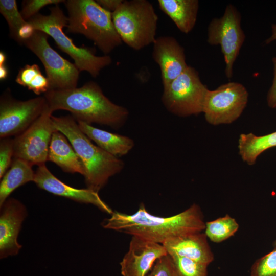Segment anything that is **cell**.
I'll return each mask as SVG.
<instances>
[{
  "mask_svg": "<svg viewBox=\"0 0 276 276\" xmlns=\"http://www.w3.org/2000/svg\"><path fill=\"white\" fill-rule=\"evenodd\" d=\"M249 276H276V246L254 263Z\"/></svg>",
  "mask_w": 276,
  "mask_h": 276,
  "instance_id": "27",
  "label": "cell"
},
{
  "mask_svg": "<svg viewBox=\"0 0 276 276\" xmlns=\"http://www.w3.org/2000/svg\"><path fill=\"white\" fill-rule=\"evenodd\" d=\"M14 157L13 140L10 137L1 139L0 178L9 169Z\"/></svg>",
  "mask_w": 276,
  "mask_h": 276,
  "instance_id": "28",
  "label": "cell"
},
{
  "mask_svg": "<svg viewBox=\"0 0 276 276\" xmlns=\"http://www.w3.org/2000/svg\"><path fill=\"white\" fill-rule=\"evenodd\" d=\"M152 57L159 65L163 88L170 84L189 66L185 50L173 37L163 36L153 42Z\"/></svg>",
  "mask_w": 276,
  "mask_h": 276,
  "instance_id": "15",
  "label": "cell"
},
{
  "mask_svg": "<svg viewBox=\"0 0 276 276\" xmlns=\"http://www.w3.org/2000/svg\"><path fill=\"white\" fill-rule=\"evenodd\" d=\"M50 10L49 15L38 13L27 22L35 30L42 31L51 36L59 49L74 60L80 72L85 71L93 77H97L103 68L111 63V57L108 55L97 56L95 51L90 48L77 47L63 31V28L67 25V17L58 5L52 7Z\"/></svg>",
  "mask_w": 276,
  "mask_h": 276,
  "instance_id": "5",
  "label": "cell"
},
{
  "mask_svg": "<svg viewBox=\"0 0 276 276\" xmlns=\"http://www.w3.org/2000/svg\"><path fill=\"white\" fill-rule=\"evenodd\" d=\"M67 31L79 33L93 41L105 55L122 44L112 13L94 0H67Z\"/></svg>",
  "mask_w": 276,
  "mask_h": 276,
  "instance_id": "4",
  "label": "cell"
},
{
  "mask_svg": "<svg viewBox=\"0 0 276 276\" xmlns=\"http://www.w3.org/2000/svg\"><path fill=\"white\" fill-rule=\"evenodd\" d=\"M8 71L7 67L5 65L0 66V79L1 80H4L7 77Z\"/></svg>",
  "mask_w": 276,
  "mask_h": 276,
  "instance_id": "35",
  "label": "cell"
},
{
  "mask_svg": "<svg viewBox=\"0 0 276 276\" xmlns=\"http://www.w3.org/2000/svg\"><path fill=\"white\" fill-rule=\"evenodd\" d=\"M27 215L26 206L19 200L10 198L1 206L0 258L17 255L22 246L17 237Z\"/></svg>",
  "mask_w": 276,
  "mask_h": 276,
  "instance_id": "14",
  "label": "cell"
},
{
  "mask_svg": "<svg viewBox=\"0 0 276 276\" xmlns=\"http://www.w3.org/2000/svg\"><path fill=\"white\" fill-rule=\"evenodd\" d=\"M158 3L181 32L188 34L193 30L199 9L198 0H158Z\"/></svg>",
  "mask_w": 276,
  "mask_h": 276,
  "instance_id": "20",
  "label": "cell"
},
{
  "mask_svg": "<svg viewBox=\"0 0 276 276\" xmlns=\"http://www.w3.org/2000/svg\"><path fill=\"white\" fill-rule=\"evenodd\" d=\"M52 118L56 129L66 137L80 158L87 188L98 193L111 177L123 170V161L93 144L72 116Z\"/></svg>",
  "mask_w": 276,
  "mask_h": 276,
  "instance_id": "3",
  "label": "cell"
},
{
  "mask_svg": "<svg viewBox=\"0 0 276 276\" xmlns=\"http://www.w3.org/2000/svg\"><path fill=\"white\" fill-rule=\"evenodd\" d=\"M112 17L122 41L130 48L138 51L155 41L158 18L149 1H123Z\"/></svg>",
  "mask_w": 276,
  "mask_h": 276,
  "instance_id": "6",
  "label": "cell"
},
{
  "mask_svg": "<svg viewBox=\"0 0 276 276\" xmlns=\"http://www.w3.org/2000/svg\"><path fill=\"white\" fill-rule=\"evenodd\" d=\"M62 0H26L22 3V9L20 13L26 21L38 13L39 11L48 5H55L60 3H64Z\"/></svg>",
  "mask_w": 276,
  "mask_h": 276,
  "instance_id": "29",
  "label": "cell"
},
{
  "mask_svg": "<svg viewBox=\"0 0 276 276\" xmlns=\"http://www.w3.org/2000/svg\"><path fill=\"white\" fill-rule=\"evenodd\" d=\"M53 112L47 104L40 117L13 139L14 157L24 159L32 166L45 164L52 135L57 130L52 118Z\"/></svg>",
  "mask_w": 276,
  "mask_h": 276,
  "instance_id": "11",
  "label": "cell"
},
{
  "mask_svg": "<svg viewBox=\"0 0 276 276\" xmlns=\"http://www.w3.org/2000/svg\"><path fill=\"white\" fill-rule=\"evenodd\" d=\"M32 166L24 159L13 157L9 169L1 178L0 206L16 189L30 181H34L35 172Z\"/></svg>",
  "mask_w": 276,
  "mask_h": 276,
  "instance_id": "21",
  "label": "cell"
},
{
  "mask_svg": "<svg viewBox=\"0 0 276 276\" xmlns=\"http://www.w3.org/2000/svg\"><path fill=\"white\" fill-rule=\"evenodd\" d=\"M77 122L81 130L90 140L116 157L125 155L134 146L133 140L128 136L103 130L83 122Z\"/></svg>",
  "mask_w": 276,
  "mask_h": 276,
  "instance_id": "19",
  "label": "cell"
},
{
  "mask_svg": "<svg viewBox=\"0 0 276 276\" xmlns=\"http://www.w3.org/2000/svg\"><path fill=\"white\" fill-rule=\"evenodd\" d=\"M236 219L228 214L205 222L204 233L214 243H220L234 235L239 229Z\"/></svg>",
  "mask_w": 276,
  "mask_h": 276,
  "instance_id": "24",
  "label": "cell"
},
{
  "mask_svg": "<svg viewBox=\"0 0 276 276\" xmlns=\"http://www.w3.org/2000/svg\"><path fill=\"white\" fill-rule=\"evenodd\" d=\"M209 89L201 82L198 72L188 66L170 84L163 88L162 102L170 113L180 117L203 112Z\"/></svg>",
  "mask_w": 276,
  "mask_h": 276,
  "instance_id": "7",
  "label": "cell"
},
{
  "mask_svg": "<svg viewBox=\"0 0 276 276\" xmlns=\"http://www.w3.org/2000/svg\"><path fill=\"white\" fill-rule=\"evenodd\" d=\"M168 255L163 244L133 236L128 251L120 262L122 276H146L155 262Z\"/></svg>",
  "mask_w": 276,
  "mask_h": 276,
  "instance_id": "13",
  "label": "cell"
},
{
  "mask_svg": "<svg viewBox=\"0 0 276 276\" xmlns=\"http://www.w3.org/2000/svg\"><path fill=\"white\" fill-rule=\"evenodd\" d=\"M99 5L106 10L113 13L120 6L123 0H97Z\"/></svg>",
  "mask_w": 276,
  "mask_h": 276,
  "instance_id": "33",
  "label": "cell"
},
{
  "mask_svg": "<svg viewBox=\"0 0 276 276\" xmlns=\"http://www.w3.org/2000/svg\"><path fill=\"white\" fill-rule=\"evenodd\" d=\"M275 40H276V24H272L271 26V35L265 40V43L269 44Z\"/></svg>",
  "mask_w": 276,
  "mask_h": 276,
  "instance_id": "34",
  "label": "cell"
},
{
  "mask_svg": "<svg viewBox=\"0 0 276 276\" xmlns=\"http://www.w3.org/2000/svg\"><path fill=\"white\" fill-rule=\"evenodd\" d=\"M168 254L171 259L176 276H208L209 265L175 253Z\"/></svg>",
  "mask_w": 276,
  "mask_h": 276,
  "instance_id": "25",
  "label": "cell"
},
{
  "mask_svg": "<svg viewBox=\"0 0 276 276\" xmlns=\"http://www.w3.org/2000/svg\"><path fill=\"white\" fill-rule=\"evenodd\" d=\"M0 12L7 22L10 35L16 41L19 29L27 23L18 10L15 0H1Z\"/></svg>",
  "mask_w": 276,
  "mask_h": 276,
  "instance_id": "26",
  "label": "cell"
},
{
  "mask_svg": "<svg viewBox=\"0 0 276 276\" xmlns=\"http://www.w3.org/2000/svg\"><path fill=\"white\" fill-rule=\"evenodd\" d=\"M146 276H176L169 255L158 259Z\"/></svg>",
  "mask_w": 276,
  "mask_h": 276,
  "instance_id": "30",
  "label": "cell"
},
{
  "mask_svg": "<svg viewBox=\"0 0 276 276\" xmlns=\"http://www.w3.org/2000/svg\"><path fill=\"white\" fill-rule=\"evenodd\" d=\"M248 101L245 87L238 82H229L214 90H208L202 113L211 125L231 124L242 114Z\"/></svg>",
  "mask_w": 276,
  "mask_h": 276,
  "instance_id": "10",
  "label": "cell"
},
{
  "mask_svg": "<svg viewBox=\"0 0 276 276\" xmlns=\"http://www.w3.org/2000/svg\"><path fill=\"white\" fill-rule=\"evenodd\" d=\"M18 84L27 87L37 95L45 93L50 90V84L47 77L41 73L37 64H26L21 68L16 78Z\"/></svg>",
  "mask_w": 276,
  "mask_h": 276,
  "instance_id": "23",
  "label": "cell"
},
{
  "mask_svg": "<svg viewBox=\"0 0 276 276\" xmlns=\"http://www.w3.org/2000/svg\"><path fill=\"white\" fill-rule=\"evenodd\" d=\"M276 147V131L262 136L242 133L238 139L239 154L243 162L253 165L265 151Z\"/></svg>",
  "mask_w": 276,
  "mask_h": 276,
  "instance_id": "22",
  "label": "cell"
},
{
  "mask_svg": "<svg viewBox=\"0 0 276 276\" xmlns=\"http://www.w3.org/2000/svg\"><path fill=\"white\" fill-rule=\"evenodd\" d=\"M6 60V54L2 51L0 52V66L5 65Z\"/></svg>",
  "mask_w": 276,
  "mask_h": 276,
  "instance_id": "36",
  "label": "cell"
},
{
  "mask_svg": "<svg viewBox=\"0 0 276 276\" xmlns=\"http://www.w3.org/2000/svg\"><path fill=\"white\" fill-rule=\"evenodd\" d=\"M47 103L54 112L69 111L77 121L96 123L118 129L126 122L129 111L111 102L99 85L89 81L82 86L67 89H51L44 94Z\"/></svg>",
  "mask_w": 276,
  "mask_h": 276,
  "instance_id": "2",
  "label": "cell"
},
{
  "mask_svg": "<svg viewBox=\"0 0 276 276\" xmlns=\"http://www.w3.org/2000/svg\"><path fill=\"white\" fill-rule=\"evenodd\" d=\"M47 161L54 163L64 172L84 174L80 158L66 137L57 130L52 136Z\"/></svg>",
  "mask_w": 276,
  "mask_h": 276,
  "instance_id": "18",
  "label": "cell"
},
{
  "mask_svg": "<svg viewBox=\"0 0 276 276\" xmlns=\"http://www.w3.org/2000/svg\"><path fill=\"white\" fill-rule=\"evenodd\" d=\"M273 65V78L267 95L268 106L273 109L276 108V57L272 59Z\"/></svg>",
  "mask_w": 276,
  "mask_h": 276,
  "instance_id": "31",
  "label": "cell"
},
{
  "mask_svg": "<svg viewBox=\"0 0 276 276\" xmlns=\"http://www.w3.org/2000/svg\"><path fill=\"white\" fill-rule=\"evenodd\" d=\"M202 232H191L172 238L163 244L168 253L177 255L209 265L214 254Z\"/></svg>",
  "mask_w": 276,
  "mask_h": 276,
  "instance_id": "17",
  "label": "cell"
},
{
  "mask_svg": "<svg viewBox=\"0 0 276 276\" xmlns=\"http://www.w3.org/2000/svg\"><path fill=\"white\" fill-rule=\"evenodd\" d=\"M35 31V30L33 27L27 22L18 30L17 42L22 44L24 41L29 39L32 36Z\"/></svg>",
  "mask_w": 276,
  "mask_h": 276,
  "instance_id": "32",
  "label": "cell"
},
{
  "mask_svg": "<svg viewBox=\"0 0 276 276\" xmlns=\"http://www.w3.org/2000/svg\"><path fill=\"white\" fill-rule=\"evenodd\" d=\"M245 39L241 14L232 4L227 5L223 15L213 18L208 25L207 42L212 45H220L225 63V74L228 79L233 77L234 64Z\"/></svg>",
  "mask_w": 276,
  "mask_h": 276,
  "instance_id": "8",
  "label": "cell"
},
{
  "mask_svg": "<svg viewBox=\"0 0 276 276\" xmlns=\"http://www.w3.org/2000/svg\"><path fill=\"white\" fill-rule=\"evenodd\" d=\"M47 104L44 96L20 101L5 92L0 99V138L22 133L40 117Z\"/></svg>",
  "mask_w": 276,
  "mask_h": 276,
  "instance_id": "12",
  "label": "cell"
},
{
  "mask_svg": "<svg viewBox=\"0 0 276 276\" xmlns=\"http://www.w3.org/2000/svg\"><path fill=\"white\" fill-rule=\"evenodd\" d=\"M273 246H274V247L276 246V239H275V241H274V242L273 243Z\"/></svg>",
  "mask_w": 276,
  "mask_h": 276,
  "instance_id": "37",
  "label": "cell"
},
{
  "mask_svg": "<svg viewBox=\"0 0 276 276\" xmlns=\"http://www.w3.org/2000/svg\"><path fill=\"white\" fill-rule=\"evenodd\" d=\"M34 182L38 188L54 195L80 203L93 204L111 215L113 213L111 209L100 197L98 193L87 188H75L64 183L50 171L45 164L38 166Z\"/></svg>",
  "mask_w": 276,
  "mask_h": 276,
  "instance_id": "16",
  "label": "cell"
},
{
  "mask_svg": "<svg viewBox=\"0 0 276 276\" xmlns=\"http://www.w3.org/2000/svg\"><path fill=\"white\" fill-rule=\"evenodd\" d=\"M48 35L35 30L22 43L35 54L44 65L50 90L77 87L80 71L74 63L61 57L49 44Z\"/></svg>",
  "mask_w": 276,
  "mask_h": 276,
  "instance_id": "9",
  "label": "cell"
},
{
  "mask_svg": "<svg viewBox=\"0 0 276 276\" xmlns=\"http://www.w3.org/2000/svg\"><path fill=\"white\" fill-rule=\"evenodd\" d=\"M102 226L139 236L163 244L167 240L183 234L203 232L204 216L199 206L194 203L184 211L170 217H160L149 213L141 203L133 214L114 211L105 219Z\"/></svg>",
  "mask_w": 276,
  "mask_h": 276,
  "instance_id": "1",
  "label": "cell"
}]
</instances>
